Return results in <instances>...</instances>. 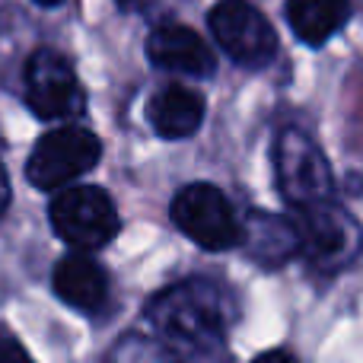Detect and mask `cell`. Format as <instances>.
I'll return each mask as SVG.
<instances>
[{"mask_svg":"<svg viewBox=\"0 0 363 363\" xmlns=\"http://www.w3.org/2000/svg\"><path fill=\"white\" fill-rule=\"evenodd\" d=\"M252 363H294V357L284 351H268V354H262V357H255Z\"/></svg>","mask_w":363,"mask_h":363,"instance_id":"cell-18","label":"cell"},{"mask_svg":"<svg viewBox=\"0 0 363 363\" xmlns=\"http://www.w3.org/2000/svg\"><path fill=\"white\" fill-rule=\"evenodd\" d=\"M172 223L207 252H226L242 242V220L217 185L194 182L172 198Z\"/></svg>","mask_w":363,"mask_h":363,"instance_id":"cell-6","label":"cell"},{"mask_svg":"<svg viewBox=\"0 0 363 363\" xmlns=\"http://www.w3.org/2000/svg\"><path fill=\"white\" fill-rule=\"evenodd\" d=\"M239 245L264 268H281L284 262L300 255V230H296L294 217L252 211L242 223V242Z\"/></svg>","mask_w":363,"mask_h":363,"instance_id":"cell-11","label":"cell"},{"mask_svg":"<svg viewBox=\"0 0 363 363\" xmlns=\"http://www.w3.org/2000/svg\"><path fill=\"white\" fill-rule=\"evenodd\" d=\"M147 55L160 70L182 77H211L217 67V57L207 48V42L179 23H160L153 26L147 38Z\"/></svg>","mask_w":363,"mask_h":363,"instance_id":"cell-9","label":"cell"},{"mask_svg":"<svg viewBox=\"0 0 363 363\" xmlns=\"http://www.w3.org/2000/svg\"><path fill=\"white\" fill-rule=\"evenodd\" d=\"M55 294L67 306L80 309L86 315H96L108 303V274L89 252H70L55 264Z\"/></svg>","mask_w":363,"mask_h":363,"instance_id":"cell-10","label":"cell"},{"mask_svg":"<svg viewBox=\"0 0 363 363\" xmlns=\"http://www.w3.org/2000/svg\"><path fill=\"white\" fill-rule=\"evenodd\" d=\"M153 338L163 341L185 363H207L223 354L233 325V300L220 284L188 277L160 290L144 309Z\"/></svg>","mask_w":363,"mask_h":363,"instance_id":"cell-1","label":"cell"},{"mask_svg":"<svg viewBox=\"0 0 363 363\" xmlns=\"http://www.w3.org/2000/svg\"><path fill=\"white\" fill-rule=\"evenodd\" d=\"M23 93L38 118H70L83 108V89L74 64L55 48H35L23 70Z\"/></svg>","mask_w":363,"mask_h":363,"instance_id":"cell-8","label":"cell"},{"mask_svg":"<svg viewBox=\"0 0 363 363\" xmlns=\"http://www.w3.org/2000/svg\"><path fill=\"white\" fill-rule=\"evenodd\" d=\"M6 204H10V179H6V169L0 163V213L6 211Z\"/></svg>","mask_w":363,"mask_h":363,"instance_id":"cell-16","label":"cell"},{"mask_svg":"<svg viewBox=\"0 0 363 363\" xmlns=\"http://www.w3.org/2000/svg\"><path fill=\"white\" fill-rule=\"evenodd\" d=\"M211 32L223 55L239 67H268L277 57V32L249 0H220L211 10Z\"/></svg>","mask_w":363,"mask_h":363,"instance_id":"cell-7","label":"cell"},{"mask_svg":"<svg viewBox=\"0 0 363 363\" xmlns=\"http://www.w3.org/2000/svg\"><path fill=\"white\" fill-rule=\"evenodd\" d=\"M106 363H185V360H182L179 354H172L163 341L131 335V338L118 341V345L112 347Z\"/></svg>","mask_w":363,"mask_h":363,"instance_id":"cell-14","label":"cell"},{"mask_svg":"<svg viewBox=\"0 0 363 363\" xmlns=\"http://www.w3.org/2000/svg\"><path fill=\"white\" fill-rule=\"evenodd\" d=\"M51 226L77 252H96L108 245L121 230L118 207L108 191L96 185H70L51 201Z\"/></svg>","mask_w":363,"mask_h":363,"instance_id":"cell-4","label":"cell"},{"mask_svg":"<svg viewBox=\"0 0 363 363\" xmlns=\"http://www.w3.org/2000/svg\"><path fill=\"white\" fill-rule=\"evenodd\" d=\"M102 157V144L93 131L77 125H64L38 138L32 147L26 176L42 191H64L80 176H86Z\"/></svg>","mask_w":363,"mask_h":363,"instance_id":"cell-5","label":"cell"},{"mask_svg":"<svg viewBox=\"0 0 363 363\" xmlns=\"http://www.w3.org/2000/svg\"><path fill=\"white\" fill-rule=\"evenodd\" d=\"M118 6L128 13H147L153 6V0H118Z\"/></svg>","mask_w":363,"mask_h":363,"instance_id":"cell-17","label":"cell"},{"mask_svg":"<svg viewBox=\"0 0 363 363\" xmlns=\"http://www.w3.org/2000/svg\"><path fill=\"white\" fill-rule=\"evenodd\" d=\"M0 363H35L29 357V351L19 345L16 335L6 332L4 325H0Z\"/></svg>","mask_w":363,"mask_h":363,"instance_id":"cell-15","label":"cell"},{"mask_svg":"<svg viewBox=\"0 0 363 363\" xmlns=\"http://www.w3.org/2000/svg\"><path fill=\"white\" fill-rule=\"evenodd\" d=\"M274 176L284 201L294 211L335 201V176L325 153L300 128H281L274 140Z\"/></svg>","mask_w":363,"mask_h":363,"instance_id":"cell-2","label":"cell"},{"mask_svg":"<svg viewBox=\"0 0 363 363\" xmlns=\"http://www.w3.org/2000/svg\"><path fill=\"white\" fill-rule=\"evenodd\" d=\"M38 6H57V4H64V0H35Z\"/></svg>","mask_w":363,"mask_h":363,"instance_id":"cell-19","label":"cell"},{"mask_svg":"<svg viewBox=\"0 0 363 363\" xmlns=\"http://www.w3.org/2000/svg\"><path fill=\"white\" fill-rule=\"evenodd\" d=\"M300 230V255L322 274H338L351 268L363 252V226L338 201L294 211Z\"/></svg>","mask_w":363,"mask_h":363,"instance_id":"cell-3","label":"cell"},{"mask_svg":"<svg viewBox=\"0 0 363 363\" xmlns=\"http://www.w3.org/2000/svg\"><path fill=\"white\" fill-rule=\"evenodd\" d=\"M351 16V0H287V23L300 42L325 45L345 29Z\"/></svg>","mask_w":363,"mask_h":363,"instance_id":"cell-13","label":"cell"},{"mask_svg":"<svg viewBox=\"0 0 363 363\" xmlns=\"http://www.w3.org/2000/svg\"><path fill=\"white\" fill-rule=\"evenodd\" d=\"M204 96L194 93L188 86H163L153 93L150 106H147V118H150L153 131L166 140L191 138L204 121Z\"/></svg>","mask_w":363,"mask_h":363,"instance_id":"cell-12","label":"cell"}]
</instances>
